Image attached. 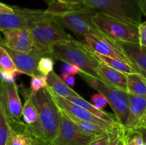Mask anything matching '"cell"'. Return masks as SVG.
<instances>
[{"label": "cell", "mask_w": 146, "mask_h": 145, "mask_svg": "<svg viewBox=\"0 0 146 145\" xmlns=\"http://www.w3.org/2000/svg\"><path fill=\"white\" fill-rule=\"evenodd\" d=\"M24 98H29L35 105L38 113L36 125L27 127L36 137L38 142L49 144L58 135L61 122V111L54 101L48 88L32 92L30 89H24Z\"/></svg>", "instance_id": "1"}, {"label": "cell", "mask_w": 146, "mask_h": 145, "mask_svg": "<svg viewBox=\"0 0 146 145\" xmlns=\"http://www.w3.org/2000/svg\"><path fill=\"white\" fill-rule=\"evenodd\" d=\"M51 58L77 65L81 72L100 80L97 68L101 61L81 41L71 39L54 47Z\"/></svg>", "instance_id": "2"}, {"label": "cell", "mask_w": 146, "mask_h": 145, "mask_svg": "<svg viewBox=\"0 0 146 145\" xmlns=\"http://www.w3.org/2000/svg\"><path fill=\"white\" fill-rule=\"evenodd\" d=\"M98 12L120 21L139 26L143 12L138 0H82Z\"/></svg>", "instance_id": "3"}, {"label": "cell", "mask_w": 146, "mask_h": 145, "mask_svg": "<svg viewBox=\"0 0 146 145\" xmlns=\"http://www.w3.org/2000/svg\"><path fill=\"white\" fill-rule=\"evenodd\" d=\"M30 31L35 47L42 51L46 56L51 57L55 45L73 39L72 36L66 32L64 27L54 19L43 21L35 24Z\"/></svg>", "instance_id": "4"}, {"label": "cell", "mask_w": 146, "mask_h": 145, "mask_svg": "<svg viewBox=\"0 0 146 145\" xmlns=\"http://www.w3.org/2000/svg\"><path fill=\"white\" fill-rule=\"evenodd\" d=\"M79 75L94 89L106 98L113 111L116 121L121 126L123 127L129 110V95L128 92L110 86L101 80L93 78L82 72H80Z\"/></svg>", "instance_id": "5"}, {"label": "cell", "mask_w": 146, "mask_h": 145, "mask_svg": "<svg viewBox=\"0 0 146 145\" xmlns=\"http://www.w3.org/2000/svg\"><path fill=\"white\" fill-rule=\"evenodd\" d=\"M93 22L106 36L121 42L139 44L138 26L97 12L92 18Z\"/></svg>", "instance_id": "6"}, {"label": "cell", "mask_w": 146, "mask_h": 145, "mask_svg": "<svg viewBox=\"0 0 146 145\" xmlns=\"http://www.w3.org/2000/svg\"><path fill=\"white\" fill-rule=\"evenodd\" d=\"M98 12L91 7L86 6L81 9L54 16V20L63 27L68 28L76 35L84 38L88 34L106 36L93 22L92 18ZM108 37V36H107Z\"/></svg>", "instance_id": "7"}, {"label": "cell", "mask_w": 146, "mask_h": 145, "mask_svg": "<svg viewBox=\"0 0 146 145\" xmlns=\"http://www.w3.org/2000/svg\"><path fill=\"white\" fill-rule=\"evenodd\" d=\"M13 14H0V31L7 28L30 30L38 23L53 20L54 16L46 10L30 9L13 6Z\"/></svg>", "instance_id": "8"}, {"label": "cell", "mask_w": 146, "mask_h": 145, "mask_svg": "<svg viewBox=\"0 0 146 145\" xmlns=\"http://www.w3.org/2000/svg\"><path fill=\"white\" fill-rule=\"evenodd\" d=\"M61 111V122L58 135L50 145H89L99 136L82 132L68 116Z\"/></svg>", "instance_id": "9"}, {"label": "cell", "mask_w": 146, "mask_h": 145, "mask_svg": "<svg viewBox=\"0 0 146 145\" xmlns=\"http://www.w3.org/2000/svg\"><path fill=\"white\" fill-rule=\"evenodd\" d=\"M81 42L97 53L122 61L132 65L133 62L131 60L115 40L107 36L91 34L85 36Z\"/></svg>", "instance_id": "10"}, {"label": "cell", "mask_w": 146, "mask_h": 145, "mask_svg": "<svg viewBox=\"0 0 146 145\" xmlns=\"http://www.w3.org/2000/svg\"><path fill=\"white\" fill-rule=\"evenodd\" d=\"M0 45L4 46L7 50L18 71L31 78L36 75H41L38 71V61L41 58L46 55L36 47H34L31 52L26 53L11 49L2 44Z\"/></svg>", "instance_id": "11"}, {"label": "cell", "mask_w": 146, "mask_h": 145, "mask_svg": "<svg viewBox=\"0 0 146 145\" xmlns=\"http://www.w3.org/2000/svg\"><path fill=\"white\" fill-rule=\"evenodd\" d=\"M0 102L4 106L9 119L20 120L23 106L15 82L0 80Z\"/></svg>", "instance_id": "12"}, {"label": "cell", "mask_w": 146, "mask_h": 145, "mask_svg": "<svg viewBox=\"0 0 146 145\" xmlns=\"http://www.w3.org/2000/svg\"><path fill=\"white\" fill-rule=\"evenodd\" d=\"M0 31L4 36V39H1L0 44L11 49L28 53L33 51L35 47L30 30L7 28Z\"/></svg>", "instance_id": "13"}, {"label": "cell", "mask_w": 146, "mask_h": 145, "mask_svg": "<svg viewBox=\"0 0 146 145\" xmlns=\"http://www.w3.org/2000/svg\"><path fill=\"white\" fill-rule=\"evenodd\" d=\"M50 93L52 95L53 98H54V101L56 103L57 106L59 107L60 109L64 111L65 113L68 114L70 115H72V116L76 117L79 118V119L88 121V122H91L94 124H96L98 126L105 128L106 129H107L108 131H111L114 127H118L115 126L113 125H111L109 122L98 117L94 115L91 112H88V110L85 109L84 108L78 106V105L68 100L66 98L54 95V94L51 93V92H50ZM118 126H120V125H118Z\"/></svg>", "instance_id": "14"}, {"label": "cell", "mask_w": 146, "mask_h": 145, "mask_svg": "<svg viewBox=\"0 0 146 145\" xmlns=\"http://www.w3.org/2000/svg\"><path fill=\"white\" fill-rule=\"evenodd\" d=\"M9 129L6 145H35L38 143V139L24 122L9 119Z\"/></svg>", "instance_id": "15"}, {"label": "cell", "mask_w": 146, "mask_h": 145, "mask_svg": "<svg viewBox=\"0 0 146 145\" xmlns=\"http://www.w3.org/2000/svg\"><path fill=\"white\" fill-rule=\"evenodd\" d=\"M129 95L128 116L123 128L128 130L139 129L140 125L146 112V96Z\"/></svg>", "instance_id": "16"}, {"label": "cell", "mask_w": 146, "mask_h": 145, "mask_svg": "<svg viewBox=\"0 0 146 145\" xmlns=\"http://www.w3.org/2000/svg\"><path fill=\"white\" fill-rule=\"evenodd\" d=\"M100 80L110 86L128 92V81L126 74L116 71L103 63H100L97 68Z\"/></svg>", "instance_id": "17"}, {"label": "cell", "mask_w": 146, "mask_h": 145, "mask_svg": "<svg viewBox=\"0 0 146 145\" xmlns=\"http://www.w3.org/2000/svg\"><path fill=\"white\" fill-rule=\"evenodd\" d=\"M47 83L48 90L51 93L62 98H67L71 96L79 95L68 85H67L54 71L47 75Z\"/></svg>", "instance_id": "18"}, {"label": "cell", "mask_w": 146, "mask_h": 145, "mask_svg": "<svg viewBox=\"0 0 146 145\" xmlns=\"http://www.w3.org/2000/svg\"><path fill=\"white\" fill-rule=\"evenodd\" d=\"M115 41L121 45L134 64L146 71V48L137 43Z\"/></svg>", "instance_id": "19"}, {"label": "cell", "mask_w": 146, "mask_h": 145, "mask_svg": "<svg viewBox=\"0 0 146 145\" xmlns=\"http://www.w3.org/2000/svg\"><path fill=\"white\" fill-rule=\"evenodd\" d=\"M66 99L71 101V102H74V103L76 104V105L81 107L84 108L85 109L88 110V112H91V113L94 114V115L97 116L98 117L101 118V119L109 122L111 125H115V126H118V125H120L118 123V122L116 121V119H114V118H115V115L113 116V115H111V114L107 113L105 111L98 109L94 105H92L91 102H88V101L86 100L85 99H84L81 95L71 96L66 98Z\"/></svg>", "instance_id": "20"}, {"label": "cell", "mask_w": 146, "mask_h": 145, "mask_svg": "<svg viewBox=\"0 0 146 145\" xmlns=\"http://www.w3.org/2000/svg\"><path fill=\"white\" fill-rule=\"evenodd\" d=\"M128 93L136 96H146V79L140 72L127 74Z\"/></svg>", "instance_id": "21"}, {"label": "cell", "mask_w": 146, "mask_h": 145, "mask_svg": "<svg viewBox=\"0 0 146 145\" xmlns=\"http://www.w3.org/2000/svg\"><path fill=\"white\" fill-rule=\"evenodd\" d=\"M65 114L82 132H85V133L88 134L94 135V136H101V135L105 134L108 133L109 132L108 130L106 129L105 128L101 127L97 125L96 124L79 119V118H77L76 117L72 116V115H68V114Z\"/></svg>", "instance_id": "22"}, {"label": "cell", "mask_w": 146, "mask_h": 145, "mask_svg": "<svg viewBox=\"0 0 146 145\" xmlns=\"http://www.w3.org/2000/svg\"><path fill=\"white\" fill-rule=\"evenodd\" d=\"M90 51L93 53V54L95 55L96 58H98L101 63L106 64V65L113 68V69L116 70V71H120L121 72H123V73L126 74V75L127 74L136 72V71L133 68L132 65H129V64L123 62V61H119V60L115 59V58H111V57L101 55V54H98L97 53L94 52L91 49H90Z\"/></svg>", "instance_id": "23"}, {"label": "cell", "mask_w": 146, "mask_h": 145, "mask_svg": "<svg viewBox=\"0 0 146 145\" xmlns=\"http://www.w3.org/2000/svg\"><path fill=\"white\" fill-rule=\"evenodd\" d=\"M23 122L30 127L36 125L38 123V113L35 105L29 98H25V102L22 109Z\"/></svg>", "instance_id": "24"}, {"label": "cell", "mask_w": 146, "mask_h": 145, "mask_svg": "<svg viewBox=\"0 0 146 145\" xmlns=\"http://www.w3.org/2000/svg\"><path fill=\"white\" fill-rule=\"evenodd\" d=\"M125 145H144L143 135L141 129L128 130L123 128Z\"/></svg>", "instance_id": "25"}, {"label": "cell", "mask_w": 146, "mask_h": 145, "mask_svg": "<svg viewBox=\"0 0 146 145\" xmlns=\"http://www.w3.org/2000/svg\"><path fill=\"white\" fill-rule=\"evenodd\" d=\"M9 123L8 115L4 106L0 102V145H6L8 137Z\"/></svg>", "instance_id": "26"}, {"label": "cell", "mask_w": 146, "mask_h": 145, "mask_svg": "<svg viewBox=\"0 0 146 145\" xmlns=\"http://www.w3.org/2000/svg\"><path fill=\"white\" fill-rule=\"evenodd\" d=\"M17 70L9 53L4 46L0 45V71Z\"/></svg>", "instance_id": "27"}, {"label": "cell", "mask_w": 146, "mask_h": 145, "mask_svg": "<svg viewBox=\"0 0 146 145\" xmlns=\"http://www.w3.org/2000/svg\"><path fill=\"white\" fill-rule=\"evenodd\" d=\"M54 58L49 56H44L38 61V71L41 75L47 76L51 71H54Z\"/></svg>", "instance_id": "28"}, {"label": "cell", "mask_w": 146, "mask_h": 145, "mask_svg": "<svg viewBox=\"0 0 146 145\" xmlns=\"http://www.w3.org/2000/svg\"><path fill=\"white\" fill-rule=\"evenodd\" d=\"M47 87H48L47 76L36 75L31 78V82H30V90L34 93L38 92L40 90L46 88Z\"/></svg>", "instance_id": "29"}, {"label": "cell", "mask_w": 146, "mask_h": 145, "mask_svg": "<svg viewBox=\"0 0 146 145\" xmlns=\"http://www.w3.org/2000/svg\"><path fill=\"white\" fill-rule=\"evenodd\" d=\"M23 74L22 72L18 70L14 71H0V78L3 80L8 82H15V78L17 75Z\"/></svg>", "instance_id": "30"}, {"label": "cell", "mask_w": 146, "mask_h": 145, "mask_svg": "<svg viewBox=\"0 0 146 145\" xmlns=\"http://www.w3.org/2000/svg\"><path fill=\"white\" fill-rule=\"evenodd\" d=\"M111 141V133L110 131L108 133L96 138L89 145H108Z\"/></svg>", "instance_id": "31"}, {"label": "cell", "mask_w": 146, "mask_h": 145, "mask_svg": "<svg viewBox=\"0 0 146 145\" xmlns=\"http://www.w3.org/2000/svg\"><path fill=\"white\" fill-rule=\"evenodd\" d=\"M139 34V44L146 48V21L142 22L138 26Z\"/></svg>", "instance_id": "32"}, {"label": "cell", "mask_w": 146, "mask_h": 145, "mask_svg": "<svg viewBox=\"0 0 146 145\" xmlns=\"http://www.w3.org/2000/svg\"><path fill=\"white\" fill-rule=\"evenodd\" d=\"M52 1L71 7H81L86 5L82 0H52Z\"/></svg>", "instance_id": "33"}, {"label": "cell", "mask_w": 146, "mask_h": 145, "mask_svg": "<svg viewBox=\"0 0 146 145\" xmlns=\"http://www.w3.org/2000/svg\"><path fill=\"white\" fill-rule=\"evenodd\" d=\"M64 72H68L70 75L74 76L76 74H79V72H81V71L77 65L66 63L65 65H64Z\"/></svg>", "instance_id": "34"}, {"label": "cell", "mask_w": 146, "mask_h": 145, "mask_svg": "<svg viewBox=\"0 0 146 145\" xmlns=\"http://www.w3.org/2000/svg\"><path fill=\"white\" fill-rule=\"evenodd\" d=\"M60 78L68 85H74L75 84V78L74 75H71L68 74V72H63L61 75H60Z\"/></svg>", "instance_id": "35"}, {"label": "cell", "mask_w": 146, "mask_h": 145, "mask_svg": "<svg viewBox=\"0 0 146 145\" xmlns=\"http://www.w3.org/2000/svg\"><path fill=\"white\" fill-rule=\"evenodd\" d=\"M14 12V9L11 6H9L4 3L0 2V14H13Z\"/></svg>", "instance_id": "36"}, {"label": "cell", "mask_w": 146, "mask_h": 145, "mask_svg": "<svg viewBox=\"0 0 146 145\" xmlns=\"http://www.w3.org/2000/svg\"><path fill=\"white\" fill-rule=\"evenodd\" d=\"M99 93H100V92H99ZM99 103L101 104V105L102 106L103 108H104L105 107H106V105L108 104V100H107L105 96H104L102 94H101V95H100Z\"/></svg>", "instance_id": "37"}, {"label": "cell", "mask_w": 146, "mask_h": 145, "mask_svg": "<svg viewBox=\"0 0 146 145\" xmlns=\"http://www.w3.org/2000/svg\"><path fill=\"white\" fill-rule=\"evenodd\" d=\"M132 66H133V68L135 70V71H136V72H140L141 74H142V75L145 77V79H146V71L142 69V68H141L139 66H138L137 65L134 64L133 63V64H132Z\"/></svg>", "instance_id": "38"}, {"label": "cell", "mask_w": 146, "mask_h": 145, "mask_svg": "<svg viewBox=\"0 0 146 145\" xmlns=\"http://www.w3.org/2000/svg\"><path fill=\"white\" fill-rule=\"evenodd\" d=\"M100 95H101V93L98 92L96 94H94V95H92L91 98V103L92 105H94V104L97 103V102H99V98Z\"/></svg>", "instance_id": "39"}, {"label": "cell", "mask_w": 146, "mask_h": 145, "mask_svg": "<svg viewBox=\"0 0 146 145\" xmlns=\"http://www.w3.org/2000/svg\"><path fill=\"white\" fill-rule=\"evenodd\" d=\"M143 14L146 16V0H138Z\"/></svg>", "instance_id": "40"}, {"label": "cell", "mask_w": 146, "mask_h": 145, "mask_svg": "<svg viewBox=\"0 0 146 145\" xmlns=\"http://www.w3.org/2000/svg\"><path fill=\"white\" fill-rule=\"evenodd\" d=\"M139 129H146V112L145 113V115H144L142 121H141V125H140V127H139Z\"/></svg>", "instance_id": "41"}, {"label": "cell", "mask_w": 146, "mask_h": 145, "mask_svg": "<svg viewBox=\"0 0 146 145\" xmlns=\"http://www.w3.org/2000/svg\"><path fill=\"white\" fill-rule=\"evenodd\" d=\"M141 129L143 132V141H144V145H146V129Z\"/></svg>", "instance_id": "42"}, {"label": "cell", "mask_w": 146, "mask_h": 145, "mask_svg": "<svg viewBox=\"0 0 146 145\" xmlns=\"http://www.w3.org/2000/svg\"><path fill=\"white\" fill-rule=\"evenodd\" d=\"M35 145H48V144H41V143H37V144H36Z\"/></svg>", "instance_id": "43"}, {"label": "cell", "mask_w": 146, "mask_h": 145, "mask_svg": "<svg viewBox=\"0 0 146 145\" xmlns=\"http://www.w3.org/2000/svg\"><path fill=\"white\" fill-rule=\"evenodd\" d=\"M1 41V38H0V41Z\"/></svg>", "instance_id": "44"}, {"label": "cell", "mask_w": 146, "mask_h": 145, "mask_svg": "<svg viewBox=\"0 0 146 145\" xmlns=\"http://www.w3.org/2000/svg\"><path fill=\"white\" fill-rule=\"evenodd\" d=\"M0 80H1V78H0Z\"/></svg>", "instance_id": "45"}]
</instances>
